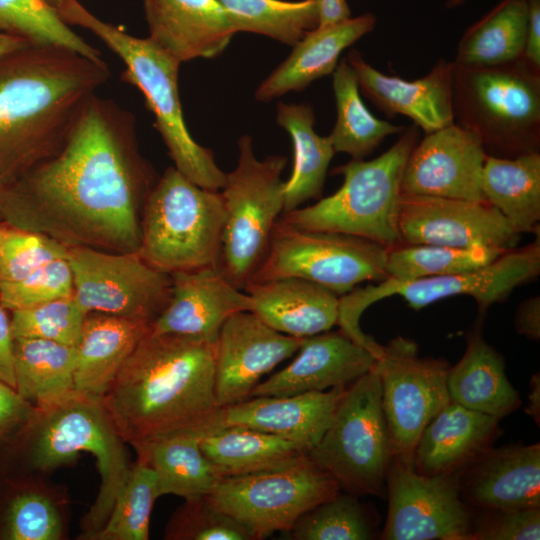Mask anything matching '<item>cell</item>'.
<instances>
[{
	"label": "cell",
	"mask_w": 540,
	"mask_h": 540,
	"mask_svg": "<svg viewBox=\"0 0 540 540\" xmlns=\"http://www.w3.org/2000/svg\"><path fill=\"white\" fill-rule=\"evenodd\" d=\"M418 138V127L411 125L377 158L352 159L339 166L334 172L343 176V183L334 194L283 213L280 219L298 229L356 236L387 249L401 244L397 228L400 184Z\"/></svg>",
	"instance_id": "obj_7"
},
{
	"label": "cell",
	"mask_w": 540,
	"mask_h": 540,
	"mask_svg": "<svg viewBox=\"0 0 540 540\" xmlns=\"http://www.w3.org/2000/svg\"><path fill=\"white\" fill-rule=\"evenodd\" d=\"M348 386L288 396L250 397L222 407L219 428L247 427L294 442L308 452L329 427Z\"/></svg>",
	"instance_id": "obj_24"
},
{
	"label": "cell",
	"mask_w": 540,
	"mask_h": 540,
	"mask_svg": "<svg viewBox=\"0 0 540 540\" xmlns=\"http://www.w3.org/2000/svg\"><path fill=\"white\" fill-rule=\"evenodd\" d=\"M305 339L274 330L251 311L229 317L215 341L217 405L249 398L262 376L295 354Z\"/></svg>",
	"instance_id": "obj_18"
},
{
	"label": "cell",
	"mask_w": 540,
	"mask_h": 540,
	"mask_svg": "<svg viewBox=\"0 0 540 540\" xmlns=\"http://www.w3.org/2000/svg\"><path fill=\"white\" fill-rule=\"evenodd\" d=\"M0 379L15 388L13 336L10 320L0 304Z\"/></svg>",
	"instance_id": "obj_51"
},
{
	"label": "cell",
	"mask_w": 540,
	"mask_h": 540,
	"mask_svg": "<svg viewBox=\"0 0 540 540\" xmlns=\"http://www.w3.org/2000/svg\"><path fill=\"white\" fill-rule=\"evenodd\" d=\"M528 402L525 407V412L534 420V422L540 424V376L539 373L533 374L530 379Z\"/></svg>",
	"instance_id": "obj_54"
},
{
	"label": "cell",
	"mask_w": 540,
	"mask_h": 540,
	"mask_svg": "<svg viewBox=\"0 0 540 540\" xmlns=\"http://www.w3.org/2000/svg\"><path fill=\"white\" fill-rule=\"evenodd\" d=\"M466 0H447L445 5L447 8H454L463 4Z\"/></svg>",
	"instance_id": "obj_57"
},
{
	"label": "cell",
	"mask_w": 540,
	"mask_h": 540,
	"mask_svg": "<svg viewBox=\"0 0 540 540\" xmlns=\"http://www.w3.org/2000/svg\"><path fill=\"white\" fill-rule=\"evenodd\" d=\"M376 17L365 13L342 23L316 27L294 46L289 56L258 86L255 98L268 102L289 92H300L334 72L342 52L371 32Z\"/></svg>",
	"instance_id": "obj_28"
},
{
	"label": "cell",
	"mask_w": 540,
	"mask_h": 540,
	"mask_svg": "<svg viewBox=\"0 0 540 540\" xmlns=\"http://www.w3.org/2000/svg\"><path fill=\"white\" fill-rule=\"evenodd\" d=\"M236 32H251L294 46L317 27L315 0H218Z\"/></svg>",
	"instance_id": "obj_39"
},
{
	"label": "cell",
	"mask_w": 540,
	"mask_h": 540,
	"mask_svg": "<svg viewBox=\"0 0 540 540\" xmlns=\"http://www.w3.org/2000/svg\"><path fill=\"white\" fill-rule=\"evenodd\" d=\"M540 273V235L527 246L508 249L483 267L450 275L431 276L410 281L385 279L377 285L354 288L339 298L337 324L357 343L375 349L378 342L360 328L363 312L373 303L400 296L418 311L429 304L458 295L475 299L480 314L503 301L516 287L535 279Z\"/></svg>",
	"instance_id": "obj_11"
},
{
	"label": "cell",
	"mask_w": 540,
	"mask_h": 540,
	"mask_svg": "<svg viewBox=\"0 0 540 540\" xmlns=\"http://www.w3.org/2000/svg\"><path fill=\"white\" fill-rule=\"evenodd\" d=\"M28 45L32 44L20 37L0 31V59Z\"/></svg>",
	"instance_id": "obj_55"
},
{
	"label": "cell",
	"mask_w": 540,
	"mask_h": 540,
	"mask_svg": "<svg viewBox=\"0 0 540 540\" xmlns=\"http://www.w3.org/2000/svg\"><path fill=\"white\" fill-rule=\"evenodd\" d=\"M102 398L71 391L35 406L25 426L0 450V472L50 476L76 462L82 452L96 459L97 496L80 522L78 540H88L106 522L131 464Z\"/></svg>",
	"instance_id": "obj_4"
},
{
	"label": "cell",
	"mask_w": 540,
	"mask_h": 540,
	"mask_svg": "<svg viewBox=\"0 0 540 540\" xmlns=\"http://www.w3.org/2000/svg\"><path fill=\"white\" fill-rule=\"evenodd\" d=\"M0 31L32 45L61 47L102 59L99 50L76 34L46 0H0Z\"/></svg>",
	"instance_id": "obj_41"
},
{
	"label": "cell",
	"mask_w": 540,
	"mask_h": 540,
	"mask_svg": "<svg viewBox=\"0 0 540 540\" xmlns=\"http://www.w3.org/2000/svg\"><path fill=\"white\" fill-rule=\"evenodd\" d=\"M35 406L0 379V450L25 426Z\"/></svg>",
	"instance_id": "obj_49"
},
{
	"label": "cell",
	"mask_w": 540,
	"mask_h": 540,
	"mask_svg": "<svg viewBox=\"0 0 540 540\" xmlns=\"http://www.w3.org/2000/svg\"><path fill=\"white\" fill-rule=\"evenodd\" d=\"M499 419L449 400L423 429L412 467L426 475L454 474L491 447Z\"/></svg>",
	"instance_id": "obj_27"
},
{
	"label": "cell",
	"mask_w": 540,
	"mask_h": 540,
	"mask_svg": "<svg viewBox=\"0 0 540 540\" xmlns=\"http://www.w3.org/2000/svg\"><path fill=\"white\" fill-rule=\"evenodd\" d=\"M452 110L454 123L474 133L487 156L539 153L540 69L524 57L481 68L453 63Z\"/></svg>",
	"instance_id": "obj_6"
},
{
	"label": "cell",
	"mask_w": 540,
	"mask_h": 540,
	"mask_svg": "<svg viewBox=\"0 0 540 540\" xmlns=\"http://www.w3.org/2000/svg\"><path fill=\"white\" fill-rule=\"evenodd\" d=\"M384 540H471L473 517L457 473L426 475L392 456L386 473Z\"/></svg>",
	"instance_id": "obj_16"
},
{
	"label": "cell",
	"mask_w": 540,
	"mask_h": 540,
	"mask_svg": "<svg viewBox=\"0 0 540 540\" xmlns=\"http://www.w3.org/2000/svg\"><path fill=\"white\" fill-rule=\"evenodd\" d=\"M235 168L226 173L220 194L225 208L219 269L239 289L264 258L270 237L284 211L282 172L287 158H257L249 135L238 140Z\"/></svg>",
	"instance_id": "obj_9"
},
{
	"label": "cell",
	"mask_w": 540,
	"mask_h": 540,
	"mask_svg": "<svg viewBox=\"0 0 540 540\" xmlns=\"http://www.w3.org/2000/svg\"><path fill=\"white\" fill-rule=\"evenodd\" d=\"M165 540H257L230 515L213 506L206 496L184 499L164 530Z\"/></svg>",
	"instance_id": "obj_45"
},
{
	"label": "cell",
	"mask_w": 540,
	"mask_h": 540,
	"mask_svg": "<svg viewBox=\"0 0 540 540\" xmlns=\"http://www.w3.org/2000/svg\"><path fill=\"white\" fill-rule=\"evenodd\" d=\"M157 477L159 497L190 499L209 495L222 479L203 453L199 437L180 435L133 447Z\"/></svg>",
	"instance_id": "obj_35"
},
{
	"label": "cell",
	"mask_w": 540,
	"mask_h": 540,
	"mask_svg": "<svg viewBox=\"0 0 540 540\" xmlns=\"http://www.w3.org/2000/svg\"><path fill=\"white\" fill-rule=\"evenodd\" d=\"M50 5H52L57 11H59L68 0H46Z\"/></svg>",
	"instance_id": "obj_56"
},
{
	"label": "cell",
	"mask_w": 540,
	"mask_h": 540,
	"mask_svg": "<svg viewBox=\"0 0 540 540\" xmlns=\"http://www.w3.org/2000/svg\"><path fill=\"white\" fill-rule=\"evenodd\" d=\"M149 36L178 63L214 58L236 33L218 0H143Z\"/></svg>",
	"instance_id": "obj_25"
},
{
	"label": "cell",
	"mask_w": 540,
	"mask_h": 540,
	"mask_svg": "<svg viewBox=\"0 0 540 540\" xmlns=\"http://www.w3.org/2000/svg\"><path fill=\"white\" fill-rule=\"evenodd\" d=\"M159 498L154 470L138 459L103 526L88 540H147L152 508Z\"/></svg>",
	"instance_id": "obj_42"
},
{
	"label": "cell",
	"mask_w": 540,
	"mask_h": 540,
	"mask_svg": "<svg viewBox=\"0 0 540 540\" xmlns=\"http://www.w3.org/2000/svg\"><path fill=\"white\" fill-rule=\"evenodd\" d=\"M15 389L34 406L74 390L75 346L55 341L14 338Z\"/></svg>",
	"instance_id": "obj_37"
},
{
	"label": "cell",
	"mask_w": 540,
	"mask_h": 540,
	"mask_svg": "<svg viewBox=\"0 0 540 540\" xmlns=\"http://www.w3.org/2000/svg\"><path fill=\"white\" fill-rule=\"evenodd\" d=\"M199 444L221 478L281 468L307 454L294 442L241 426L211 431Z\"/></svg>",
	"instance_id": "obj_33"
},
{
	"label": "cell",
	"mask_w": 540,
	"mask_h": 540,
	"mask_svg": "<svg viewBox=\"0 0 540 540\" xmlns=\"http://www.w3.org/2000/svg\"><path fill=\"white\" fill-rule=\"evenodd\" d=\"M317 27L332 26L351 18L346 0H315Z\"/></svg>",
	"instance_id": "obj_53"
},
{
	"label": "cell",
	"mask_w": 540,
	"mask_h": 540,
	"mask_svg": "<svg viewBox=\"0 0 540 540\" xmlns=\"http://www.w3.org/2000/svg\"><path fill=\"white\" fill-rule=\"evenodd\" d=\"M73 274L67 258L51 261L14 282H0V304L10 311L73 295Z\"/></svg>",
	"instance_id": "obj_47"
},
{
	"label": "cell",
	"mask_w": 540,
	"mask_h": 540,
	"mask_svg": "<svg viewBox=\"0 0 540 540\" xmlns=\"http://www.w3.org/2000/svg\"><path fill=\"white\" fill-rule=\"evenodd\" d=\"M86 315L74 295L57 298L12 311V336L13 339H44L76 346Z\"/></svg>",
	"instance_id": "obj_44"
},
{
	"label": "cell",
	"mask_w": 540,
	"mask_h": 540,
	"mask_svg": "<svg viewBox=\"0 0 540 540\" xmlns=\"http://www.w3.org/2000/svg\"><path fill=\"white\" fill-rule=\"evenodd\" d=\"M286 534L294 540H370L375 526L356 495L339 491L304 513Z\"/></svg>",
	"instance_id": "obj_43"
},
{
	"label": "cell",
	"mask_w": 540,
	"mask_h": 540,
	"mask_svg": "<svg viewBox=\"0 0 540 540\" xmlns=\"http://www.w3.org/2000/svg\"><path fill=\"white\" fill-rule=\"evenodd\" d=\"M294 360L259 382L250 397L288 396L348 386L369 372L379 354L341 330L307 337Z\"/></svg>",
	"instance_id": "obj_22"
},
{
	"label": "cell",
	"mask_w": 540,
	"mask_h": 540,
	"mask_svg": "<svg viewBox=\"0 0 540 540\" xmlns=\"http://www.w3.org/2000/svg\"><path fill=\"white\" fill-rule=\"evenodd\" d=\"M59 14L67 24L93 32L122 60V80L143 94L174 167L195 184L220 191L226 173L217 165L213 152L191 136L184 120L178 91L180 63L150 38L132 36L100 20L78 0H68Z\"/></svg>",
	"instance_id": "obj_5"
},
{
	"label": "cell",
	"mask_w": 540,
	"mask_h": 540,
	"mask_svg": "<svg viewBox=\"0 0 540 540\" xmlns=\"http://www.w3.org/2000/svg\"><path fill=\"white\" fill-rule=\"evenodd\" d=\"M523 57L540 69V0H528V24Z\"/></svg>",
	"instance_id": "obj_52"
},
{
	"label": "cell",
	"mask_w": 540,
	"mask_h": 540,
	"mask_svg": "<svg viewBox=\"0 0 540 540\" xmlns=\"http://www.w3.org/2000/svg\"><path fill=\"white\" fill-rule=\"evenodd\" d=\"M527 24L528 0H501L464 32L453 63L481 68L522 58Z\"/></svg>",
	"instance_id": "obj_36"
},
{
	"label": "cell",
	"mask_w": 540,
	"mask_h": 540,
	"mask_svg": "<svg viewBox=\"0 0 540 540\" xmlns=\"http://www.w3.org/2000/svg\"><path fill=\"white\" fill-rule=\"evenodd\" d=\"M457 482L463 501L482 510L540 508V444L489 447Z\"/></svg>",
	"instance_id": "obj_23"
},
{
	"label": "cell",
	"mask_w": 540,
	"mask_h": 540,
	"mask_svg": "<svg viewBox=\"0 0 540 540\" xmlns=\"http://www.w3.org/2000/svg\"><path fill=\"white\" fill-rule=\"evenodd\" d=\"M345 58L359 90L386 116H406L426 134L454 123L452 61L440 58L425 76L409 81L378 71L356 49Z\"/></svg>",
	"instance_id": "obj_20"
},
{
	"label": "cell",
	"mask_w": 540,
	"mask_h": 540,
	"mask_svg": "<svg viewBox=\"0 0 540 540\" xmlns=\"http://www.w3.org/2000/svg\"><path fill=\"white\" fill-rule=\"evenodd\" d=\"M375 368L393 456L411 464L419 437L449 400V363L422 358L417 344L398 336L382 345Z\"/></svg>",
	"instance_id": "obj_14"
},
{
	"label": "cell",
	"mask_w": 540,
	"mask_h": 540,
	"mask_svg": "<svg viewBox=\"0 0 540 540\" xmlns=\"http://www.w3.org/2000/svg\"><path fill=\"white\" fill-rule=\"evenodd\" d=\"M276 121L289 133L293 145V167L284 187L286 213L321 196L335 150L329 136L315 132V115L309 104L279 102Z\"/></svg>",
	"instance_id": "obj_32"
},
{
	"label": "cell",
	"mask_w": 540,
	"mask_h": 540,
	"mask_svg": "<svg viewBox=\"0 0 540 540\" xmlns=\"http://www.w3.org/2000/svg\"><path fill=\"white\" fill-rule=\"evenodd\" d=\"M70 497L49 476L0 472V540L67 538Z\"/></svg>",
	"instance_id": "obj_26"
},
{
	"label": "cell",
	"mask_w": 540,
	"mask_h": 540,
	"mask_svg": "<svg viewBox=\"0 0 540 540\" xmlns=\"http://www.w3.org/2000/svg\"><path fill=\"white\" fill-rule=\"evenodd\" d=\"M73 295L88 314L104 313L153 323L170 295L171 276L137 252L70 247Z\"/></svg>",
	"instance_id": "obj_15"
},
{
	"label": "cell",
	"mask_w": 540,
	"mask_h": 540,
	"mask_svg": "<svg viewBox=\"0 0 540 540\" xmlns=\"http://www.w3.org/2000/svg\"><path fill=\"white\" fill-rule=\"evenodd\" d=\"M485 511L473 521L471 540L540 539V508Z\"/></svg>",
	"instance_id": "obj_48"
},
{
	"label": "cell",
	"mask_w": 540,
	"mask_h": 540,
	"mask_svg": "<svg viewBox=\"0 0 540 540\" xmlns=\"http://www.w3.org/2000/svg\"><path fill=\"white\" fill-rule=\"evenodd\" d=\"M138 254L169 275L219 267L226 219L220 191L203 188L174 166L144 202Z\"/></svg>",
	"instance_id": "obj_8"
},
{
	"label": "cell",
	"mask_w": 540,
	"mask_h": 540,
	"mask_svg": "<svg viewBox=\"0 0 540 540\" xmlns=\"http://www.w3.org/2000/svg\"><path fill=\"white\" fill-rule=\"evenodd\" d=\"M68 250L46 234L0 226V282L19 281L51 261L67 258Z\"/></svg>",
	"instance_id": "obj_46"
},
{
	"label": "cell",
	"mask_w": 540,
	"mask_h": 540,
	"mask_svg": "<svg viewBox=\"0 0 540 540\" xmlns=\"http://www.w3.org/2000/svg\"><path fill=\"white\" fill-rule=\"evenodd\" d=\"M386 254L387 248L367 239L302 230L279 219L248 283L295 277L343 296L362 282L387 279Z\"/></svg>",
	"instance_id": "obj_12"
},
{
	"label": "cell",
	"mask_w": 540,
	"mask_h": 540,
	"mask_svg": "<svg viewBox=\"0 0 540 540\" xmlns=\"http://www.w3.org/2000/svg\"><path fill=\"white\" fill-rule=\"evenodd\" d=\"M151 182L133 115L95 95L54 155L0 187V215L69 248L138 253V206Z\"/></svg>",
	"instance_id": "obj_1"
},
{
	"label": "cell",
	"mask_w": 540,
	"mask_h": 540,
	"mask_svg": "<svg viewBox=\"0 0 540 540\" xmlns=\"http://www.w3.org/2000/svg\"><path fill=\"white\" fill-rule=\"evenodd\" d=\"M339 491L337 482L306 454L281 468L222 478L206 497L261 540L286 533L304 513Z\"/></svg>",
	"instance_id": "obj_13"
},
{
	"label": "cell",
	"mask_w": 540,
	"mask_h": 540,
	"mask_svg": "<svg viewBox=\"0 0 540 540\" xmlns=\"http://www.w3.org/2000/svg\"><path fill=\"white\" fill-rule=\"evenodd\" d=\"M307 455L340 490L382 495L393 452L375 366L348 386L329 427Z\"/></svg>",
	"instance_id": "obj_10"
},
{
	"label": "cell",
	"mask_w": 540,
	"mask_h": 540,
	"mask_svg": "<svg viewBox=\"0 0 540 540\" xmlns=\"http://www.w3.org/2000/svg\"><path fill=\"white\" fill-rule=\"evenodd\" d=\"M514 324L517 332L531 340L540 339V296L521 302L516 310Z\"/></svg>",
	"instance_id": "obj_50"
},
{
	"label": "cell",
	"mask_w": 540,
	"mask_h": 540,
	"mask_svg": "<svg viewBox=\"0 0 540 540\" xmlns=\"http://www.w3.org/2000/svg\"><path fill=\"white\" fill-rule=\"evenodd\" d=\"M169 299L151 325L156 334H177L212 342L232 315L251 311L252 298L217 267L176 272Z\"/></svg>",
	"instance_id": "obj_21"
},
{
	"label": "cell",
	"mask_w": 540,
	"mask_h": 540,
	"mask_svg": "<svg viewBox=\"0 0 540 540\" xmlns=\"http://www.w3.org/2000/svg\"><path fill=\"white\" fill-rule=\"evenodd\" d=\"M102 401L132 447L217 430L221 408L215 397V342L149 330Z\"/></svg>",
	"instance_id": "obj_2"
},
{
	"label": "cell",
	"mask_w": 540,
	"mask_h": 540,
	"mask_svg": "<svg viewBox=\"0 0 540 540\" xmlns=\"http://www.w3.org/2000/svg\"><path fill=\"white\" fill-rule=\"evenodd\" d=\"M486 200L520 234H539L540 153L515 158L487 156L482 172Z\"/></svg>",
	"instance_id": "obj_34"
},
{
	"label": "cell",
	"mask_w": 540,
	"mask_h": 540,
	"mask_svg": "<svg viewBox=\"0 0 540 540\" xmlns=\"http://www.w3.org/2000/svg\"><path fill=\"white\" fill-rule=\"evenodd\" d=\"M244 291L252 298L251 312L286 335L307 338L327 332L338 322L340 296L304 279L250 282Z\"/></svg>",
	"instance_id": "obj_29"
},
{
	"label": "cell",
	"mask_w": 540,
	"mask_h": 540,
	"mask_svg": "<svg viewBox=\"0 0 540 540\" xmlns=\"http://www.w3.org/2000/svg\"><path fill=\"white\" fill-rule=\"evenodd\" d=\"M447 389L451 400L499 420L522 404L507 378L503 357L478 332L468 335L462 358L450 366Z\"/></svg>",
	"instance_id": "obj_31"
},
{
	"label": "cell",
	"mask_w": 540,
	"mask_h": 540,
	"mask_svg": "<svg viewBox=\"0 0 540 540\" xmlns=\"http://www.w3.org/2000/svg\"><path fill=\"white\" fill-rule=\"evenodd\" d=\"M397 228L401 244L511 249L518 233L487 200L401 193Z\"/></svg>",
	"instance_id": "obj_17"
},
{
	"label": "cell",
	"mask_w": 540,
	"mask_h": 540,
	"mask_svg": "<svg viewBox=\"0 0 540 540\" xmlns=\"http://www.w3.org/2000/svg\"><path fill=\"white\" fill-rule=\"evenodd\" d=\"M103 59L28 45L0 59V187L54 155L108 80Z\"/></svg>",
	"instance_id": "obj_3"
},
{
	"label": "cell",
	"mask_w": 540,
	"mask_h": 540,
	"mask_svg": "<svg viewBox=\"0 0 540 540\" xmlns=\"http://www.w3.org/2000/svg\"><path fill=\"white\" fill-rule=\"evenodd\" d=\"M508 249L455 248L427 244H398L387 249V279L410 281L463 273L490 264Z\"/></svg>",
	"instance_id": "obj_40"
},
{
	"label": "cell",
	"mask_w": 540,
	"mask_h": 540,
	"mask_svg": "<svg viewBox=\"0 0 540 540\" xmlns=\"http://www.w3.org/2000/svg\"><path fill=\"white\" fill-rule=\"evenodd\" d=\"M150 328L142 320L88 313L75 346L74 390L102 398Z\"/></svg>",
	"instance_id": "obj_30"
},
{
	"label": "cell",
	"mask_w": 540,
	"mask_h": 540,
	"mask_svg": "<svg viewBox=\"0 0 540 540\" xmlns=\"http://www.w3.org/2000/svg\"><path fill=\"white\" fill-rule=\"evenodd\" d=\"M486 157L479 138L455 123L428 133L406 161L401 193L485 201Z\"/></svg>",
	"instance_id": "obj_19"
},
{
	"label": "cell",
	"mask_w": 540,
	"mask_h": 540,
	"mask_svg": "<svg viewBox=\"0 0 540 540\" xmlns=\"http://www.w3.org/2000/svg\"><path fill=\"white\" fill-rule=\"evenodd\" d=\"M333 74L336 121L329 138L335 153L363 159L389 135L400 134L403 126L375 117L365 106L354 71L344 57Z\"/></svg>",
	"instance_id": "obj_38"
}]
</instances>
